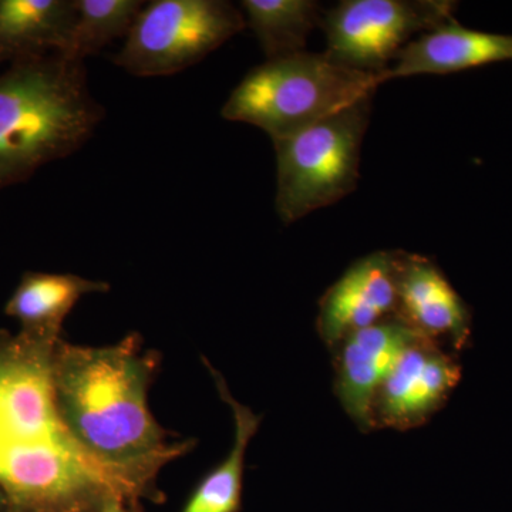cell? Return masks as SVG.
Wrapping results in <instances>:
<instances>
[{
  "mask_svg": "<svg viewBox=\"0 0 512 512\" xmlns=\"http://www.w3.org/2000/svg\"><path fill=\"white\" fill-rule=\"evenodd\" d=\"M57 342L0 330V485L8 512H99L109 495L128 503L60 419L52 377Z\"/></svg>",
  "mask_w": 512,
  "mask_h": 512,
  "instance_id": "cell-1",
  "label": "cell"
},
{
  "mask_svg": "<svg viewBox=\"0 0 512 512\" xmlns=\"http://www.w3.org/2000/svg\"><path fill=\"white\" fill-rule=\"evenodd\" d=\"M157 360L141 350L137 335L104 348L59 340L52 360L60 419L92 460L140 500L160 501L156 480L165 464L190 444H170L150 409L147 392Z\"/></svg>",
  "mask_w": 512,
  "mask_h": 512,
  "instance_id": "cell-2",
  "label": "cell"
},
{
  "mask_svg": "<svg viewBox=\"0 0 512 512\" xmlns=\"http://www.w3.org/2000/svg\"><path fill=\"white\" fill-rule=\"evenodd\" d=\"M103 119L84 62L60 53L13 62L0 76V190L72 156Z\"/></svg>",
  "mask_w": 512,
  "mask_h": 512,
  "instance_id": "cell-3",
  "label": "cell"
},
{
  "mask_svg": "<svg viewBox=\"0 0 512 512\" xmlns=\"http://www.w3.org/2000/svg\"><path fill=\"white\" fill-rule=\"evenodd\" d=\"M380 84L379 76L343 66L325 52H302L254 67L221 114L261 128L275 141L375 96Z\"/></svg>",
  "mask_w": 512,
  "mask_h": 512,
  "instance_id": "cell-4",
  "label": "cell"
},
{
  "mask_svg": "<svg viewBox=\"0 0 512 512\" xmlns=\"http://www.w3.org/2000/svg\"><path fill=\"white\" fill-rule=\"evenodd\" d=\"M373 97L274 141L275 207L282 222L292 224L355 191Z\"/></svg>",
  "mask_w": 512,
  "mask_h": 512,
  "instance_id": "cell-5",
  "label": "cell"
},
{
  "mask_svg": "<svg viewBox=\"0 0 512 512\" xmlns=\"http://www.w3.org/2000/svg\"><path fill=\"white\" fill-rule=\"evenodd\" d=\"M225 0H154L138 13L114 63L138 77L171 76L194 66L244 30Z\"/></svg>",
  "mask_w": 512,
  "mask_h": 512,
  "instance_id": "cell-6",
  "label": "cell"
},
{
  "mask_svg": "<svg viewBox=\"0 0 512 512\" xmlns=\"http://www.w3.org/2000/svg\"><path fill=\"white\" fill-rule=\"evenodd\" d=\"M447 0H343L323 12L326 55L383 80L394 57L412 37L454 19Z\"/></svg>",
  "mask_w": 512,
  "mask_h": 512,
  "instance_id": "cell-7",
  "label": "cell"
},
{
  "mask_svg": "<svg viewBox=\"0 0 512 512\" xmlns=\"http://www.w3.org/2000/svg\"><path fill=\"white\" fill-rule=\"evenodd\" d=\"M461 366L440 343L421 338L410 346L377 390L375 429L412 430L423 426L450 399Z\"/></svg>",
  "mask_w": 512,
  "mask_h": 512,
  "instance_id": "cell-8",
  "label": "cell"
},
{
  "mask_svg": "<svg viewBox=\"0 0 512 512\" xmlns=\"http://www.w3.org/2000/svg\"><path fill=\"white\" fill-rule=\"evenodd\" d=\"M420 336L399 315L350 333L333 348L335 394L362 431L375 429L373 403L393 367Z\"/></svg>",
  "mask_w": 512,
  "mask_h": 512,
  "instance_id": "cell-9",
  "label": "cell"
},
{
  "mask_svg": "<svg viewBox=\"0 0 512 512\" xmlns=\"http://www.w3.org/2000/svg\"><path fill=\"white\" fill-rule=\"evenodd\" d=\"M399 251H377L357 259L319 301L316 329L330 350L357 330L397 312Z\"/></svg>",
  "mask_w": 512,
  "mask_h": 512,
  "instance_id": "cell-10",
  "label": "cell"
},
{
  "mask_svg": "<svg viewBox=\"0 0 512 512\" xmlns=\"http://www.w3.org/2000/svg\"><path fill=\"white\" fill-rule=\"evenodd\" d=\"M423 338L451 348H466L471 338V312L443 271L427 256L399 251L397 312Z\"/></svg>",
  "mask_w": 512,
  "mask_h": 512,
  "instance_id": "cell-11",
  "label": "cell"
},
{
  "mask_svg": "<svg viewBox=\"0 0 512 512\" xmlns=\"http://www.w3.org/2000/svg\"><path fill=\"white\" fill-rule=\"evenodd\" d=\"M505 60H512V36L464 28L451 19L407 43L384 82L420 74L443 76Z\"/></svg>",
  "mask_w": 512,
  "mask_h": 512,
  "instance_id": "cell-12",
  "label": "cell"
},
{
  "mask_svg": "<svg viewBox=\"0 0 512 512\" xmlns=\"http://www.w3.org/2000/svg\"><path fill=\"white\" fill-rule=\"evenodd\" d=\"M76 0H0V62L63 53Z\"/></svg>",
  "mask_w": 512,
  "mask_h": 512,
  "instance_id": "cell-13",
  "label": "cell"
},
{
  "mask_svg": "<svg viewBox=\"0 0 512 512\" xmlns=\"http://www.w3.org/2000/svg\"><path fill=\"white\" fill-rule=\"evenodd\" d=\"M103 281L70 274L26 272L6 303V315L19 320L20 332L33 338L59 340L66 316L84 295L109 291Z\"/></svg>",
  "mask_w": 512,
  "mask_h": 512,
  "instance_id": "cell-14",
  "label": "cell"
},
{
  "mask_svg": "<svg viewBox=\"0 0 512 512\" xmlns=\"http://www.w3.org/2000/svg\"><path fill=\"white\" fill-rule=\"evenodd\" d=\"M221 399L231 407L235 423L234 446L220 466L212 470L191 495L183 512H239L244 485L245 454L261 424V416L237 402L220 373L208 365Z\"/></svg>",
  "mask_w": 512,
  "mask_h": 512,
  "instance_id": "cell-15",
  "label": "cell"
},
{
  "mask_svg": "<svg viewBox=\"0 0 512 512\" xmlns=\"http://www.w3.org/2000/svg\"><path fill=\"white\" fill-rule=\"evenodd\" d=\"M241 8L268 60L306 52L309 36L323 18L315 0H244Z\"/></svg>",
  "mask_w": 512,
  "mask_h": 512,
  "instance_id": "cell-16",
  "label": "cell"
},
{
  "mask_svg": "<svg viewBox=\"0 0 512 512\" xmlns=\"http://www.w3.org/2000/svg\"><path fill=\"white\" fill-rule=\"evenodd\" d=\"M146 2L141 0H76V22L64 57L84 62L120 37H127Z\"/></svg>",
  "mask_w": 512,
  "mask_h": 512,
  "instance_id": "cell-17",
  "label": "cell"
},
{
  "mask_svg": "<svg viewBox=\"0 0 512 512\" xmlns=\"http://www.w3.org/2000/svg\"><path fill=\"white\" fill-rule=\"evenodd\" d=\"M99 512H138L131 505H128L123 498L116 495H109L101 504Z\"/></svg>",
  "mask_w": 512,
  "mask_h": 512,
  "instance_id": "cell-18",
  "label": "cell"
},
{
  "mask_svg": "<svg viewBox=\"0 0 512 512\" xmlns=\"http://www.w3.org/2000/svg\"><path fill=\"white\" fill-rule=\"evenodd\" d=\"M8 497H6L5 490L0 485V512H8Z\"/></svg>",
  "mask_w": 512,
  "mask_h": 512,
  "instance_id": "cell-19",
  "label": "cell"
}]
</instances>
